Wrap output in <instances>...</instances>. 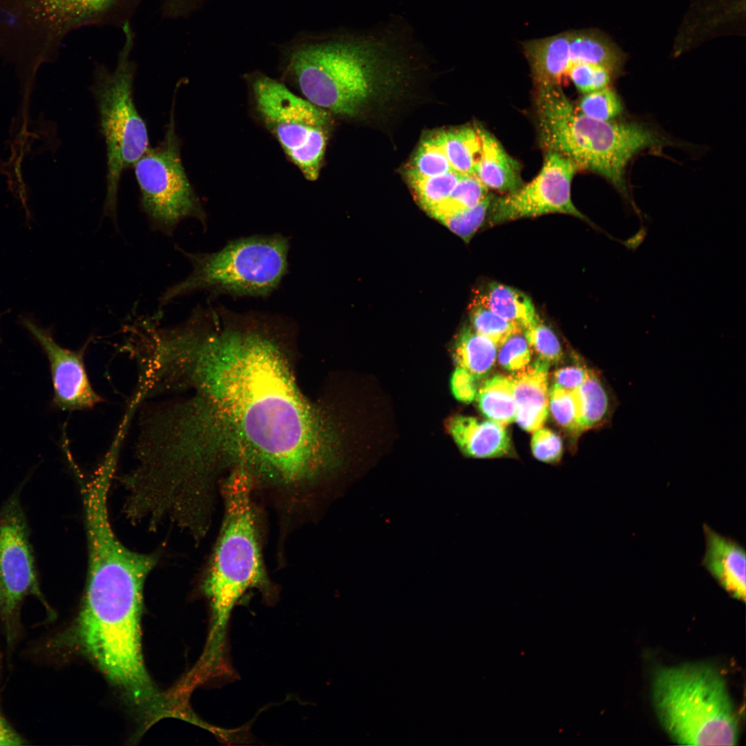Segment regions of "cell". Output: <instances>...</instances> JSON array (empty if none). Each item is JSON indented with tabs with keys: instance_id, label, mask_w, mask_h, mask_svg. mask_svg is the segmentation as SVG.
I'll return each mask as SVG.
<instances>
[{
	"instance_id": "6da1fadb",
	"label": "cell",
	"mask_w": 746,
	"mask_h": 746,
	"mask_svg": "<svg viewBox=\"0 0 746 746\" xmlns=\"http://www.w3.org/2000/svg\"><path fill=\"white\" fill-rule=\"evenodd\" d=\"M274 323L229 317L190 335L175 359L180 418L196 461L213 472L226 461L284 485L316 481L336 461L330 426L298 391Z\"/></svg>"
},
{
	"instance_id": "7a4b0ae2",
	"label": "cell",
	"mask_w": 746,
	"mask_h": 746,
	"mask_svg": "<svg viewBox=\"0 0 746 746\" xmlns=\"http://www.w3.org/2000/svg\"><path fill=\"white\" fill-rule=\"evenodd\" d=\"M86 533L88 567L82 606L69 633L51 642H73L131 705L149 709L160 696L144 666L140 616L144 584L157 556L124 546L107 521L91 523Z\"/></svg>"
},
{
	"instance_id": "3957f363",
	"label": "cell",
	"mask_w": 746,
	"mask_h": 746,
	"mask_svg": "<svg viewBox=\"0 0 746 746\" xmlns=\"http://www.w3.org/2000/svg\"><path fill=\"white\" fill-rule=\"evenodd\" d=\"M389 50L374 38H342L298 47L289 66L304 98L329 114L354 117L394 77Z\"/></svg>"
},
{
	"instance_id": "277c9868",
	"label": "cell",
	"mask_w": 746,
	"mask_h": 746,
	"mask_svg": "<svg viewBox=\"0 0 746 746\" xmlns=\"http://www.w3.org/2000/svg\"><path fill=\"white\" fill-rule=\"evenodd\" d=\"M252 478L236 468L223 485L224 518L204 583L212 613L205 656L216 662L223 658L234 606L248 589L266 581L251 502Z\"/></svg>"
},
{
	"instance_id": "5b68a950",
	"label": "cell",
	"mask_w": 746,
	"mask_h": 746,
	"mask_svg": "<svg viewBox=\"0 0 746 746\" xmlns=\"http://www.w3.org/2000/svg\"><path fill=\"white\" fill-rule=\"evenodd\" d=\"M653 700L673 740L687 745H734L738 723L725 680L714 669L686 664L658 670Z\"/></svg>"
},
{
	"instance_id": "8992f818",
	"label": "cell",
	"mask_w": 746,
	"mask_h": 746,
	"mask_svg": "<svg viewBox=\"0 0 746 746\" xmlns=\"http://www.w3.org/2000/svg\"><path fill=\"white\" fill-rule=\"evenodd\" d=\"M289 238L280 233L253 235L231 240L210 253L187 252L191 272L162 294L161 305L198 291L214 296L265 298L281 284L289 270Z\"/></svg>"
},
{
	"instance_id": "52a82bcc",
	"label": "cell",
	"mask_w": 746,
	"mask_h": 746,
	"mask_svg": "<svg viewBox=\"0 0 746 746\" xmlns=\"http://www.w3.org/2000/svg\"><path fill=\"white\" fill-rule=\"evenodd\" d=\"M123 28L125 41L116 67L111 72L99 70L91 88L106 149V189L103 214L115 222L122 173L149 149L146 125L133 100L135 67L130 59L133 33L128 23Z\"/></svg>"
},
{
	"instance_id": "ba28073f",
	"label": "cell",
	"mask_w": 746,
	"mask_h": 746,
	"mask_svg": "<svg viewBox=\"0 0 746 746\" xmlns=\"http://www.w3.org/2000/svg\"><path fill=\"white\" fill-rule=\"evenodd\" d=\"M175 96L163 140L133 165L140 192V206L151 228L172 236L188 218L207 227V215L186 173L174 115Z\"/></svg>"
},
{
	"instance_id": "9c48e42d",
	"label": "cell",
	"mask_w": 746,
	"mask_h": 746,
	"mask_svg": "<svg viewBox=\"0 0 746 746\" xmlns=\"http://www.w3.org/2000/svg\"><path fill=\"white\" fill-rule=\"evenodd\" d=\"M251 88L267 128L304 177L316 180L326 150L330 114L267 76L256 77Z\"/></svg>"
},
{
	"instance_id": "30bf717a",
	"label": "cell",
	"mask_w": 746,
	"mask_h": 746,
	"mask_svg": "<svg viewBox=\"0 0 746 746\" xmlns=\"http://www.w3.org/2000/svg\"><path fill=\"white\" fill-rule=\"evenodd\" d=\"M117 0H0V40L21 55L43 62L68 32Z\"/></svg>"
},
{
	"instance_id": "8fae6325",
	"label": "cell",
	"mask_w": 746,
	"mask_h": 746,
	"mask_svg": "<svg viewBox=\"0 0 746 746\" xmlns=\"http://www.w3.org/2000/svg\"><path fill=\"white\" fill-rule=\"evenodd\" d=\"M577 166L566 157L546 152L542 168L528 184L506 195L492 198L488 209L491 225L522 218L561 213L580 218L595 227L573 204L571 186Z\"/></svg>"
},
{
	"instance_id": "7c38bea8",
	"label": "cell",
	"mask_w": 746,
	"mask_h": 746,
	"mask_svg": "<svg viewBox=\"0 0 746 746\" xmlns=\"http://www.w3.org/2000/svg\"><path fill=\"white\" fill-rule=\"evenodd\" d=\"M29 594L42 598L28 541L26 523L16 500L0 513V595L7 642L15 637L18 610Z\"/></svg>"
},
{
	"instance_id": "4fadbf2b",
	"label": "cell",
	"mask_w": 746,
	"mask_h": 746,
	"mask_svg": "<svg viewBox=\"0 0 746 746\" xmlns=\"http://www.w3.org/2000/svg\"><path fill=\"white\" fill-rule=\"evenodd\" d=\"M17 322L39 344L48 358L55 408L83 410L92 409L103 401L90 381L84 363V347L73 350L62 347L55 340L51 327L40 325L30 313L21 314Z\"/></svg>"
},
{
	"instance_id": "5bb4252c",
	"label": "cell",
	"mask_w": 746,
	"mask_h": 746,
	"mask_svg": "<svg viewBox=\"0 0 746 746\" xmlns=\"http://www.w3.org/2000/svg\"><path fill=\"white\" fill-rule=\"evenodd\" d=\"M705 551L701 564L731 596L745 601L746 553L737 541L702 525Z\"/></svg>"
},
{
	"instance_id": "9a60e30c",
	"label": "cell",
	"mask_w": 746,
	"mask_h": 746,
	"mask_svg": "<svg viewBox=\"0 0 746 746\" xmlns=\"http://www.w3.org/2000/svg\"><path fill=\"white\" fill-rule=\"evenodd\" d=\"M460 451L472 459L515 457L510 437L504 425L492 421L455 415L446 424Z\"/></svg>"
},
{
	"instance_id": "2e32d148",
	"label": "cell",
	"mask_w": 746,
	"mask_h": 746,
	"mask_svg": "<svg viewBox=\"0 0 746 746\" xmlns=\"http://www.w3.org/2000/svg\"><path fill=\"white\" fill-rule=\"evenodd\" d=\"M550 364L537 358L511 377L516 406L515 421L524 430L542 427L548 414V370Z\"/></svg>"
},
{
	"instance_id": "e0dca14e",
	"label": "cell",
	"mask_w": 746,
	"mask_h": 746,
	"mask_svg": "<svg viewBox=\"0 0 746 746\" xmlns=\"http://www.w3.org/2000/svg\"><path fill=\"white\" fill-rule=\"evenodd\" d=\"M481 150L475 175L487 188L510 193L524 185L519 162L510 156L498 140L483 126H477Z\"/></svg>"
},
{
	"instance_id": "ac0fdd59",
	"label": "cell",
	"mask_w": 746,
	"mask_h": 746,
	"mask_svg": "<svg viewBox=\"0 0 746 746\" xmlns=\"http://www.w3.org/2000/svg\"><path fill=\"white\" fill-rule=\"evenodd\" d=\"M474 299L524 331L539 318L527 295L504 284L489 283L486 289L478 293Z\"/></svg>"
},
{
	"instance_id": "d6986e66",
	"label": "cell",
	"mask_w": 746,
	"mask_h": 746,
	"mask_svg": "<svg viewBox=\"0 0 746 746\" xmlns=\"http://www.w3.org/2000/svg\"><path fill=\"white\" fill-rule=\"evenodd\" d=\"M497 346L473 328L463 327L453 345V358L457 367L469 372L477 381L485 377L495 365Z\"/></svg>"
},
{
	"instance_id": "ffe728a7",
	"label": "cell",
	"mask_w": 746,
	"mask_h": 746,
	"mask_svg": "<svg viewBox=\"0 0 746 746\" xmlns=\"http://www.w3.org/2000/svg\"><path fill=\"white\" fill-rule=\"evenodd\" d=\"M577 391L580 402L582 432L602 426L610 421L616 402L596 372L590 369L587 377Z\"/></svg>"
},
{
	"instance_id": "44dd1931",
	"label": "cell",
	"mask_w": 746,
	"mask_h": 746,
	"mask_svg": "<svg viewBox=\"0 0 746 746\" xmlns=\"http://www.w3.org/2000/svg\"><path fill=\"white\" fill-rule=\"evenodd\" d=\"M444 152L452 169L461 175H475L481 150L477 126L439 131Z\"/></svg>"
},
{
	"instance_id": "7402d4cb",
	"label": "cell",
	"mask_w": 746,
	"mask_h": 746,
	"mask_svg": "<svg viewBox=\"0 0 746 746\" xmlns=\"http://www.w3.org/2000/svg\"><path fill=\"white\" fill-rule=\"evenodd\" d=\"M480 412L506 426L515 421L516 406L510 376L497 374L481 383L475 397Z\"/></svg>"
},
{
	"instance_id": "603a6c76",
	"label": "cell",
	"mask_w": 746,
	"mask_h": 746,
	"mask_svg": "<svg viewBox=\"0 0 746 746\" xmlns=\"http://www.w3.org/2000/svg\"><path fill=\"white\" fill-rule=\"evenodd\" d=\"M488 195V189L476 175H462L448 198L428 213L438 220L455 212L477 205Z\"/></svg>"
},
{
	"instance_id": "cb8c5ba5",
	"label": "cell",
	"mask_w": 746,
	"mask_h": 746,
	"mask_svg": "<svg viewBox=\"0 0 746 746\" xmlns=\"http://www.w3.org/2000/svg\"><path fill=\"white\" fill-rule=\"evenodd\" d=\"M469 310L472 328L497 347L510 336L524 332L521 327L503 318L475 299L470 303Z\"/></svg>"
},
{
	"instance_id": "d4e9b609",
	"label": "cell",
	"mask_w": 746,
	"mask_h": 746,
	"mask_svg": "<svg viewBox=\"0 0 746 746\" xmlns=\"http://www.w3.org/2000/svg\"><path fill=\"white\" fill-rule=\"evenodd\" d=\"M548 411L564 430L576 436L582 433L581 408L577 389L570 390L553 385L548 392Z\"/></svg>"
},
{
	"instance_id": "484cf974",
	"label": "cell",
	"mask_w": 746,
	"mask_h": 746,
	"mask_svg": "<svg viewBox=\"0 0 746 746\" xmlns=\"http://www.w3.org/2000/svg\"><path fill=\"white\" fill-rule=\"evenodd\" d=\"M461 176L450 171L435 177L408 181L421 206L429 213L448 198Z\"/></svg>"
},
{
	"instance_id": "4316f807",
	"label": "cell",
	"mask_w": 746,
	"mask_h": 746,
	"mask_svg": "<svg viewBox=\"0 0 746 746\" xmlns=\"http://www.w3.org/2000/svg\"><path fill=\"white\" fill-rule=\"evenodd\" d=\"M575 108L582 114L600 121H610L622 112L619 97L609 86L584 94Z\"/></svg>"
},
{
	"instance_id": "83f0119b",
	"label": "cell",
	"mask_w": 746,
	"mask_h": 746,
	"mask_svg": "<svg viewBox=\"0 0 746 746\" xmlns=\"http://www.w3.org/2000/svg\"><path fill=\"white\" fill-rule=\"evenodd\" d=\"M492 198V195L488 194L474 207L455 212L439 221L463 240L468 242L484 222Z\"/></svg>"
},
{
	"instance_id": "f1b7e54d",
	"label": "cell",
	"mask_w": 746,
	"mask_h": 746,
	"mask_svg": "<svg viewBox=\"0 0 746 746\" xmlns=\"http://www.w3.org/2000/svg\"><path fill=\"white\" fill-rule=\"evenodd\" d=\"M524 332L532 352L537 354L538 359L548 364L561 360L562 350L557 336L539 318Z\"/></svg>"
},
{
	"instance_id": "f546056e",
	"label": "cell",
	"mask_w": 746,
	"mask_h": 746,
	"mask_svg": "<svg viewBox=\"0 0 746 746\" xmlns=\"http://www.w3.org/2000/svg\"><path fill=\"white\" fill-rule=\"evenodd\" d=\"M613 76L606 68L586 63L573 64L566 72V77L583 94L609 86Z\"/></svg>"
},
{
	"instance_id": "4dcf8cb0",
	"label": "cell",
	"mask_w": 746,
	"mask_h": 746,
	"mask_svg": "<svg viewBox=\"0 0 746 746\" xmlns=\"http://www.w3.org/2000/svg\"><path fill=\"white\" fill-rule=\"evenodd\" d=\"M533 352L522 332L510 336L498 352L499 364L513 374L525 370L530 363Z\"/></svg>"
},
{
	"instance_id": "1f68e13d",
	"label": "cell",
	"mask_w": 746,
	"mask_h": 746,
	"mask_svg": "<svg viewBox=\"0 0 746 746\" xmlns=\"http://www.w3.org/2000/svg\"><path fill=\"white\" fill-rule=\"evenodd\" d=\"M530 448L534 458L541 462L557 465L562 459V441L558 434L550 429L540 428L535 430Z\"/></svg>"
},
{
	"instance_id": "d6a6232c",
	"label": "cell",
	"mask_w": 746,
	"mask_h": 746,
	"mask_svg": "<svg viewBox=\"0 0 746 746\" xmlns=\"http://www.w3.org/2000/svg\"><path fill=\"white\" fill-rule=\"evenodd\" d=\"M477 381L469 372L457 367L450 379V388L455 398L465 403L473 401L478 388Z\"/></svg>"
},
{
	"instance_id": "836d02e7",
	"label": "cell",
	"mask_w": 746,
	"mask_h": 746,
	"mask_svg": "<svg viewBox=\"0 0 746 746\" xmlns=\"http://www.w3.org/2000/svg\"><path fill=\"white\" fill-rule=\"evenodd\" d=\"M589 370L581 365L557 369L553 373L554 385L566 390H576L587 377Z\"/></svg>"
},
{
	"instance_id": "e575fe53",
	"label": "cell",
	"mask_w": 746,
	"mask_h": 746,
	"mask_svg": "<svg viewBox=\"0 0 746 746\" xmlns=\"http://www.w3.org/2000/svg\"><path fill=\"white\" fill-rule=\"evenodd\" d=\"M25 744V740L8 722L0 708V746H17Z\"/></svg>"
},
{
	"instance_id": "d590c367",
	"label": "cell",
	"mask_w": 746,
	"mask_h": 746,
	"mask_svg": "<svg viewBox=\"0 0 746 746\" xmlns=\"http://www.w3.org/2000/svg\"><path fill=\"white\" fill-rule=\"evenodd\" d=\"M648 229L646 226L642 225L639 230L632 236L629 237L625 240H619V242L623 245L628 250L635 251L644 242L647 236Z\"/></svg>"
},
{
	"instance_id": "8d00e7d4",
	"label": "cell",
	"mask_w": 746,
	"mask_h": 746,
	"mask_svg": "<svg viewBox=\"0 0 746 746\" xmlns=\"http://www.w3.org/2000/svg\"><path fill=\"white\" fill-rule=\"evenodd\" d=\"M0 613H1V595H0Z\"/></svg>"
}]
</instances>
